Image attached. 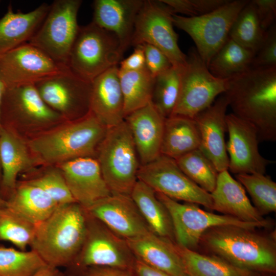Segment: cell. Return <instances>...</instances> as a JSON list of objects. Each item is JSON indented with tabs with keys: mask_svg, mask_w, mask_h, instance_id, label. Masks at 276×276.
Returning a JSON list of instances; mask_svg holds the SVG:
<instances>
[{
	"mask_svg": "<svg viewBox=\"0 0 276 276\" xmlns=\"http://www.w3.org/2000/svg\"><path fill=\"white\" fill-rule=\"evenodd\" d=\"M233 113L253 126L260 142L276 140V66L251 67L227 80Z\"/></svg>",
	"mask_w": 276,
	"mask_h": 276,
	"instance_id": "1",
	"label": "cell"
},
{
	"mask_svg": "<svg viewBox=\"0 0 276 276\" xmlns=\"http://www.w3.org/2000/svg\"><path fill=\"white\" fill-rule=\"evenodd\" d=\"M201 245L210 254L259 274L276 273V241L273 235L234 225L215 226L201 236Z\"/></svg>",
	"mask_w": 276,
	"mask_h": 276,
	"instance_id": "2",
	"label": "cell"
},
{
	"mask_svg": "<svg viewBox=\"0 0 276 276\" xmlns=\"http://www.w3.org/2000/svg\"><path fill=\"white\" fill-rule=\"evenodd\" d=\"M86 227L87 213L80 204L58 205L36 226L30 247L48 266L71 267L83 245Z\"/></svg>",
	"mask_w": 276,
	"mask_h": 276,
	"instance_id": "3",
	"label": "cell"
},
{
	"mask_svg": "<svg viewBox=\"0 0 276 276\" xmlns=\"http://www.w3.org/2000/svg\"><path fill=\"white\" fill-rule=\"evenodd\" d=\"M107 128L89 111L56 129L29 142V147L40 162L60 164L81 157H93Z\"/></svg>",
	"mask_w": 276,
	"mask_h": 276,
	"instance_id": "4",
	"label": "cell"
},
{
	"mask_svg": "<svg viewBox=\"0 0 276 276\" xmlns=\"http://www.w3.org/2000/svg\"><path fill=\"white\" fill-rule=\"evenodd\" d=\"M97 152L103 177L111 193L130 196L141 164L125 120L107 128Z\"/></svg>",
	"mask_w": 276,
	"mask_h": 276,
	"instance_id": "5",
	"label": "cell"
},
{
	"mask_svg": "<svg viewBox=\"0 0 276 276\" xmlns=\"http://www.w3.org/2000/svg\"><path fill=\"white\" fill-rule=\"evenodd\" d=\"M118 38L93 22L80 28L70 51L67 65L87 80L118 65L123 55Z\"/></svg>",
	"mask_w": 276,
	"mask_h": 276,
	"instance_id": "6",
	"label": "cell"
},
{
	"mask_svg": "<svg viewBox=\"0 0 276 276\" xmlns=\"http://www.w3.org/2000/svg\"><path fill=\"white\" fill-rule=\"evenodd\" d=\"M249 1L229 0L217 9L199 16L173 14V25L191 37L198 54L208 66L228 38L233 24Z\"/></svg>",
	"mask_w": 276,
	"mask_h": 276,
	"instance_id": "7",
	"label": "cell"
},
{
	"mask_svg": "<svg viewBox=\"0 0 276 276\" xmlns=\"http://www.w3.org/2000/svg\"><path fill=\"white\" fill-rule=\"evenodd\" d=\"M82 1L56 0L41 25L28 42L55 61L67 65L71 50L80 26L77 15Z\"/></svg>",
	"mask_w": 276,
	"mask_h": 276,
	"instance_id": "8",
	"label": "cell"
},
{
	"mask_svg": "<svg viewBox=\"0 0 276 276\" xmlns=\"http://www.w3.org/2000/svg\"><path fill=\"white\" fill-rule=\"evenodd\" d=\"M227 85V80L213 75L196 49H191L181 69L180 93L171 116L194 119L226 91Z\"/></svg>",
	"mask_w": 276,
	"mask_h": 276,
	"instance_id": "9",
	"label": "cell"
},
{
	"mask_svg": "<svg viewBox=\"0 0 276 276\" xmlns=\"http://www.w3.org/2000/svg\"><path fill=\"white\" fill-rule=\"evenodd\" d=\"M155 193L171 217L174 242L189 249L195 250L199 246L202 235L213 227L234 225L255 229L263 227L270 228L272 226L263 223L244 222L229 216L206 211L196 204L181 203L161 193Z\"/></svg>",
	"mask_w": 276,
	"mask_h": 276,
	"instance_id": "10",
	"label": "cell"
},
{
	"mask_svg": "<svg viewBox=\"0 0 276 276\" xmlns=\"http://www.w3.org/2000/svg\"><path fill=\"white\" fill-rule=\"evenodd\" d=\"M173 14L161 1H144L136 18L131 45H152L167 56L173 66L180 67L186 65L187 55L178 44Z\"/></svg>",
	"mask_w": 276,
	"mask_h": 276,
	"instance_id": "11",
	"label": "cell"
},
{
	"mask_svg": "<svg viewBox=\"0 0 276 276\" xmlns=\"http://www.w3.org/2000/svg\"><path fill=\"white\" fill-rule=\"evenodd\" d=\"M135 260L126 240L87 213L85 239L71 267H111L132 270Z\"/></svg>",
	"mask_w": 276,
	"mask_h": 276,
	"instance_id": "12",
	"label": "cell"
},
{
	"mask_svg": "<svg viewBox=\"0 0 276 276\" xmlns=\"http://www.w3.org/2000/svg\"><path fill=\"white\" fill-rule=\"evenodd\" d=\"M137 177L155 192L212 210L211 194L191 180L171 157L160 154L151 162L141 165Z\"/></svg>",
	"mask_w": 276,
	"mask_h": 276,
	"instance_id": "13",
	"label": "cell"
},
{
	"mask_svg": "<svg viewBox=\"0 0 276 276\" xmlns=\"http://www.w3.org/2000/svg\"><path fill=\"white\" fill-rule=\"evenodd\" d=\"M68 67L29 43L0 55V78L6 88L35 85Z\"/></svg>",
	"mask_w": 276,
	"mask_h": 276,
	"instance_id": "14",
	"label": "cell"
},
{
	"mask_svg": "<svg viewBox=\"0 0 276 276\" xmlns=\"http://www.w3.org/2000/svg\"><path fill=\"white\" fill-rule=\"evenodd\" d=\"M92 82L69 67L35 85L44 102L61 115L82 117L89 111Z\"/></svg>",
	"mask_w": 276,
	"mask_h": 276,
	"instance_id": "15",
	"label": "cell"
},
{
	"mask_svg": "<svg viewBox=\"0 0 276 276\" xmlns=\"http://www.w3.org/2000/svg\"><path fill=\"white\" fill-rule=\"evenodd\" d=\"M226 124L229 136L226 144L228 170L236 175L265 174L267 166L272 162L259 152L260 141L255 128L233 113L226 114Z\"/></svg>",
	"mask_w": 276,
	"mask_h": 276,
	"instance_id": "16",
	"label": "cell"
},
{
	"mask_svg": "<svg viewBox=\"0 0 276 276\" xmlns=\"http://www.w3.org/2000/svg\"><path fill=\"white\" fill-rule=\"evenodd\" d=\"M85 209L125 240L151 232L130 195L111 194Z\"/></svg>",
	"mask_w": 276,
	"mask_h": 276,
	"instance_id": "17",
	"label": "cell"
},
{
	"mask_svg": "<svg viewBox=\"0 0 276 276\" xmlns=\"http://www.w3.org/2000/svg\"><path fill=\"white\" fill-rule=\"evenodd\" d=\"M59 168L76 202L84 209L112 193L93 157H81L59 164Z\"/></svg>",
	"mask_w": 276,
	"mask_h": 276,
	"instance_id": "18",
	"label": "cell"
},
{
	"mask_svg": "<svg viewBox=\"0 0 276 276\" xmlns=\"http://www.w3.org/2000/svg\"><path fill=\"white\" fill-rule=\"evenodd\" d=\"M228 106L224 94L195 118L200 138L199 149L211 161L218 172L228 170L229 158L226 149L225 133L226 110Z\"/></svg>",
	"mask_w": 276,
	"mask_h": 276,
	"instance_id": "19",
	"label": "cell"
},
{
	"mask_svg": "<svg viewBox=\"0 0 276 276\" xmlns=\"http://www.w3.org/2000/svg\"><path fill=\"white\" fill-rule=\"evenodd\" d=\"M127 123L136 149L141 165L159 156L165 120L152 101L126 116Z\"/></svg>",
	"mask_w": 276,
	"mask_h": 276,
	"instance_id": "20",
	"label": "cell"
},
{
	"mask_svg": "<svg viewBox=\"0 0 276 276\" xmlns=\"http://www.w3.org/2000/svg\"><path fill=\"white\" fill-rule=\"evenodd\" d=\"M143 0H95L92 22L113 33L124 52L131 45L136 17Z\"/></svg>",
	"mask_w": 276,
	"mask_h": 276,
	"instance_id": "21",
	"label": "cell"
},
{
	"mask_svg": "<svg viewBox=\"0 0 276 276\" xmlns=\"http://www.w3.org/2000/svg\"><path fill=\"white\" fill-rule=\"evenodd\" d=\"M89 111L107 128L124 121V98L118 65L107 70L92 81Z\"/></svg>",
	"mask_w": 276,
	"mask_h": 276,
	"instance_id": "22",
	"label": "cell"
},
{
	"mask_svg": "<svg viewBox=\"0 0 276 276\" xmlns=\"http://www.w3.org/2000/svg\"><path fill=\"white\" fill-rule=\"evenodd\" d=\"M210 194L212 210L244 222L272 226L271 221L263 218L251 203L244 187L228 170L219 172L215 189Z\"/></svg>",
	"mask_w": 276,
	"mask_h": 276,
	"instance_id": "23",
	"label": "cell"
},
{
	"mask_svg": "<svg viewBox=\"0 0 276 276\" xmlns=\"http://www.w3.org/2000/svg\"><path fill=\"white\" fill-rule=\"evenodd\" d=\"M126 241L135 258L147 265L172 276H189L174 242L152 232Z\"/></svg>",
	"mask_w": 276,
	"mask_h": 276,
	"instance_id": "24",
	"label": "cell"
},
{
	"mask_svg": "<svg viewBox=\"0 0 276 276\" xmlns=\"http://www.w3.org/2000/svg\"><path fill=\"white\" fill-rule=\"evenodd\" d=\"M50 7L42 3L29 12H15L10 4L0 19V55L28 43L41 25Z\"/></svg>",
	"mask_w": 276,
	"mask_h": 276,
	"instance_id": "25",
	"label": "cell"
},
{
	"mask_svg": "<svg viewBox=\"0 0 276 276\" xmlns=\"http://www.w3.org/2000/svg\"><path fill=\"white\" fill-rule=\"evenodd\" d=\"M17 116L37 123H49L61 115L42 100L34 85L6 88L1 106V117Z\"/></svg>",
	"mask_w": 276,
	"mask_h": 276,
	"instance_id": "26",
	"label": "cell"
},
{
	"mask_svg": "<svg viewBox=\"0 0 276 276\" xmlns=\"http://www.w3.org/2000/svg\"><path fill=\"white\" fill-rule=\"evenodd\" d=\"M58 205L40 187L29 181L16 186L5 206L35 226L47 219Z\"/></svg>",
	"mask_w": 276,
	"mask_h": 276,
	"instance_id": "27",
	"label": "cell"
},
{
	"mask_svg": "<svg viewBox=\"0 0 276 276\" xmlns=\"http://www.w3.org/2000/svg\"><path fill=\"white\" fill-rule=\"evenodd\" d=\"M0 162L2 188L11 193L18 174L31 167L33 162L22 140L4 126L0 130Z\"/></svg>",
	"mask_w": 276,
	"mask_h": 276,
	"instance_id": "28",
	"label": "cell"
},
{
	"mask_svg": "<svg viewBox=\"0 0 276 276\" xmlns=\"http://www.w3.org/2000/svg\"><path fill=\"white\" fill-rule=\"evenodd\" d=\"M200 134L194 119L181 116L165 119L160 154L175 160L199 148Z\"/></svg>",
	"mask_w": 276,
	"mask_h": 276,
	"instance_id": "29",
	"label": "cell"
},
{
	"mask_svg": "<svg viewBox=\"0 0 276 276\" xmlns=\"http://www.w3.org/2000/svg\"><path fill=\"white\" fill-rule=\"evenodd\" d=\"M151 231L163 238L174 242L172 223L170 215L155 192L138 180L130 194Z\"/></svg>",
	"mask_w": 276,
	"mask_h": 276,
	"instance_id": "30",
	"label": "cell"
},
{
	"mask_svg": "<svg viewBox=\"0 0 276 276\" xmlns=\"http://www.w3.org/2000/svg\"><path fill=\"white\" fill-rule=\"evenodd\" d=\"M189 276H259L257 273L236 266L217 256L202 254L182 247L174 242Z\"/></svg>",
	"mask_w": 276,
	"mask_h": 276,
	"instance_id": "31",
	"label": "cell"
},
{
	"mask_svg": "<svg viewBox=\"0 0 276 276\" xmlns=\"http://www.w3.org/2000/svg\"><path fill=\"white\" fill-rule=\"evenodd\" d=\"M255 55L228 37L207 67L216 77L228 80L250 68Z\"/></svg>",
	"mask_w": 276,
	"mask_h": 276,
	"instance_id": "32",
	"label": "cell"
},
{
	"mask_svg": "<svg viewBox=\"0 0 276 276\" xmlns=\"http://www.w3.org/2000/svg\"><path fill=\"white\" fill-rule=\"evenodd\" d=\"M119 76L125 117L151 101L154 77L146 67L135 71H122L119 69Z\"/></svg>",
	"mask_w": 276,
	"mask_h": 276,
	"instance_id": "33",
	"label": "cell"
},
{
	"mask_svg": "<svg viewBox=\"0 0 276 276\" xmlns=\"http://www.w3.org/2000/svg\"><path fill=\"white\" fill-rule=\"evenodd\" d=\"M266 35V31L261 27L256 6L252 1H249L233 24L229 38L256 54Z\"/></svg>",
	"mask_w": 276,
	"mask_h": 276,
	"instance_id": "34",
	"label": "cell"
},
{
	"mask_svg": "<svg viewBox=\"0 0 276 276\" xmlns=\"http://www.w3.org/2000/svg\"><path fill=\"white\" fill-rule=\"evenodd\" d=\"M181 67L172 66L154 78L151 101L165 119L172 116L177 103Z\"/></svg>",
	"mask_w": 276,
	"mask_h": 276,
	"instance_id": "35",
	"label": "cell"
},
{
	"mask_svg": "<svg viewBox=\"0 0 276 276\" xmlns=\"http://www.w3.org/2000/svg\"><path fill=\"white\" fill-rule=\"evenodd\" d=\"M238 180L249 194L254 206L262 215L276 211V183L265 174H237Z\"/></svg>",
	"mask_w": 276,
	"mask_h": 276,
	"instance_id": "36",
	"label": "cell"
},
{
	"mask_svg": "<svg viewBox=\"0 0 276 276\" xmlns=\"http://www.w3.org/2000/svg\"><path fill=\"white\" fill-rule=\"evenodd\" d=\"M47 266L35 251L0 246V276H32Z\"/></svg>",
	"mask_w": 276,
	"mask_h": 276,
	"instance_id": "37",
	"label": "cell"
},
{
	"mask_svg": "<svg viewBox=\"0 0 276 276\" xmlns=\"http://www.w3.org/2000/svg\"><path fill=\"white\" fill-rule=\"evenodd\" d=\"M175 160L182 171L196 185L210 193L214 190L219 172L199 148Z\"/></svg>",
	"mask_w": 276,
	"mask_h": 276,
	"instance_id": "38",
	"label": "cell"
},
{
	"mask_svg": "<svg viewBox=\"0 0 276 276\" xmlns=\"http://www.w3.org/2000/svg\"><path fill=\"white\" fill-rule=\"evenodd\" d=\"M36 226L8 209H0V240L26 250L33 241Z\"/></svg>",
	"mask_w": 276,
	"mask_h": 276,
	"instance_id": "39",
	"label": "cell"
},
{
	"mask_svg": "<svg viewBox=\"0 0 276 276\" xmlns=\"http://www.w3.org/2000/svg\"><path fill=\"white\" fill-rule=\"evenodd\" d=\"M29 181L42 189L58 205L76 202L61 172L49 171Z\"/></svg>",
	"mask_w": 276,
	"mask_h": 276,
	"instance_id": "40",
	"label": "cell"
},
{
	"mask_svg": "<svg viewBox=\"0 0 276 276\" xmlns=\"http://www.w3.org/2000/svg\"><path fill=\"white\" fill-rule=\"evenodd\" d=\"M170 8L174 14L196 17L210 13L221 7L228 0H160Z\"/></svg>",
	"mask_w": 276,
	"mask_h": 276,
	"instance_id": "41",
	"label": "cell"
},
{
	"mask_svg": "<svg viewBox=\"0 0 276 276\" xmlns=\"http://www.w3.org/2000/svg\"><path fill=\"white\" fill-rule=\"evenodd\" d=\"M276 66V27L274 24L266 31L265 39L255 54L251 67Z\"/></svg>",
	"mask_w": 276,
	"mask_h": 276,
	"instance_id": "42",
	"label": "cell"
},
{
	"mask_svg": "<svg viewBox=\"0 0 276 276\" xmlns=\"http://www.w3.org/2000/svg\"><path fill=\"white\" fill-rule=\"evenodd\" d=\"M140 45L144 53L146 67L153 77L172 66L167 56L157 48L147 43Z\"/></svg>",
	"mask_w": 276,
	"mask_h": 276,
	"instance_id": "43",
	"label": "cell"
},
{
	"mask_svg": "<svg viewBox=\"0 0 276 276\" xmlns=\"http://www.w3.org/2000/svg\"><path fill=\"white\" fill-rule=\"evenodd\" d=\"M262 29L267 31L275 24L276 17L275 0H252Z\"/></svg>",
	"mask_w": 276,
	"mask_h": 276,
	"instance_id": "44",
	"label": "cell"
},
{
	"mask_svg": "<svg viewBox=\"0 0 276 276\" xmlns=\"http://www.w3.org/2000/svg\"><path fill=\"white\" fill-rule=\"evenodd\" d=\"M77 270V274L70 276H135L132 270L111 267H90Z\"/></svg>",
	"mask_w": 276,
	"mask_h": 276,
	"instance_id": "45",
	"label": "cell"
},
{
	"mask_svg": "<svg viewBox=\"0 0 276 276\" xmlns=\"http://www.w3.org/2000/svg\"><path fill=\"white\" fill-rule=\"evenodd\" d=\"M134 51L126 58L121 60L119 69L122 71H135L146 67L145 58L141 45L134 47Z\"/></svg>",
	"mask_w": 276,
	"mask_h": 276,
	"instance_id": "46",
	"label": "cell"
},
{
	"mask_svg": "<svg viewBox=\"0 0 276 276\" xmlns=\"http://www.w3.org/2000/svg\"><path fill=\"white\" fill-rule=\"evenodd\" d=\"M132 271L135 276H172L153 268L135 258Z\"/></svg>",
	"mask_w": 276,
	"mask_h": 276,
	"instance_id": "47",
	"label": "cell"
},
{
	"mask_svg": "<svg viewBox=\"0 0 276 276\" xmlns=\"http://www.w3.org/2000/svg\"><path fill=\"white\" fill-rule=\"evenodd\" d=\"M32 276H66L59 268L46 266Z\"/></svg>",
	"mask_w": 276,
	"mask_h": 276,
	"instance_id": "48",
	"label": "cell"
},
{
	"mask_svg": "<svg viewBox=\"0 0 276 276\" xmlns=\"http://www.w3.org/2000/svg\"><path fill=\"white\" fill-rule=\"evenodd\" d=\"M6 88L3 83L2 81L0 78V130L3 127V124L1 120V106L3 96L5 91Z\"/></svg>",
	"mask_w": 276,
	"mask_h": 276,
	"instance_id": "49",
	"label": "cell"
},
{
	"mask_svg": "<svg viewBox=\"0 0 276 276\" xmlns=\"http://www.w3.org/2000/svg\"><path fill=\"white\" fill-rule=\"evenodd\" d=\"M6 200L3 199L0 197V209L4 207L5 205Z\"/></svg>",
	"mask_w": 276,
	"mask_h": 276,
	"instance_id": "50",
	"label": "cell"
},
{
	"mask_svg": "<svg viewBox=\"0 0 276 276\" xmlns=\"http://www.w3.org/2000/svg\"><path fill=\"white\" fill-rule=\"evenodd\" d=\"M274 274H261L259 276H274Z\"/></svg>",
	"mask_w": 276,
	"mask_h": 276,
	"instance_id": "51",
	"label": "cell"
},
{
	"mask_svg": "<svg viewBox=\"0 0 276 276\" xmlns=\"http://www.w3.org/2000/svg\"><path fill=\"white\" fill-rule=\"evenodd\" d=\"M1 174H2V170H1V162H0V176Z\"/></svg>",
	"mask_w": 276,
	"mask_h": 276,
	"instance_id": "52",
	"label": "cell"
},
{
	"mask_svg": "<svg viewBox=\"0 0 276 276\" xmlns=\"http://www.w3.org/2000/svg\"><path fill=\"white\" fill-rule=\"evenodd\" d=\"M0 3H1V1H0Z\"/></svg>",
	"mask_w": 276,
	"mask_h": 276,
	"instance_id": "53",
	"label": "cell"
}]
</instances>
